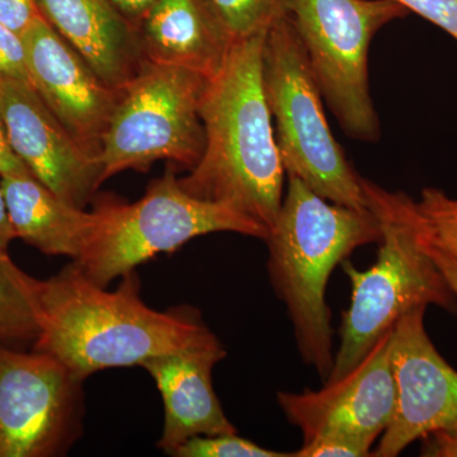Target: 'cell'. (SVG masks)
Instances as JSON below:
<instances>
[{
	"label": "cell",
	"instance_id": "15",
	"mask_svg": "<svg viewBox=\"0 0 457 457\" xmlns=\"http://www.w3.org/2000/svg\"><path fill=\"white\" fill-rule=\"evenodd\" d=\"M41 17L108 86L121 89L143 64L137 29L110 0H36Z\"/></svg>",
	"mask_w": 457,
	"mask_h": 457
},
{
	"label": "cell",
	"instance_id": "18",
	"mask_svg": "<svg viewBox=\"0 0 457 457\" xmlns=\"http://www.w3.org/2000/svg\"><path fill=\"white\" fill-rule=\"evenodd\" d=\"M38 279L0 251V343L36 341L40 332Z\"/></svg>",
	"mask_w": 457,
	"mask_h": 457
},
{
	"label": "cell",
	"instance_id": "27",
	"mask_svg": "<svg viewBox=\"0 0 457 457\" xmlns=\"http://www.w3.org/2000/svg\"><path fill=\"white\" fill-rule=\"evenodd\" d=\"M420 227H422L423 245H425L426 251L431 255L435 263L437 264L438 269L444 273L445 278L447 279L453 293L457 297V258L445 252L440 246L436 245L435 243L427 237L425 228H423L422 220H420Z\"/></svg>",
	"mask_w": 457,
	"mask_h": 457
},
{
	"label": "cell",
	"instance_id": "17",
	"mask_svg": "<svg viewBox=\"0 0 457 457\" xmlns=\"http://www.w3.org/2000/svg\"><path fill=\"white\" fill-rule=\"evenodd\" d=\"M0 180L16 237L42 253L77 260L95 222L93 212L66 203L31 174Z\"/></svg>",
	"mask_w": 457,
	"mask_h": 457
},
{
	"label": "cell",
	"instance_id": "28",
	"mask_svg": "<svg viewBox=\"0 0 457 457\" xmlns=\"http://www.w3.org/2000/svg\"><path fill=\"white\" fill-rule=\"evenodd\" d=\"M422 440V456L457 457V431L433 433Z\"/></svg>",
	"mask_w": 457,
	"mask_h": 457
},
{
	"label": "cell",
	"instance_id": "14",
	"mask_svg": "<svg viewBox=\"0 0 457 457\" xmlns=\"http://www.w3.org/2000/svg\"><path fill=\"white\" fill-rule=\"evenodd\" d=\"M220 341L153 357L143 362L164 402V428L158 446L174 455L197 436L237 433L212 385V370L225 359Z\"/></svg>",
	"mask_w": 457,
	"mask_h": 457
},
{
	"label": "cell",
	"instance_id": "25",
	"mask_svg": "<svg viewBox=\"0 0 457 457\" xmlns=\"http://www.w3.org/2000/svg\"><path fill=\"white\" fill-rule=\"evenodd\" d=\"M40 16L36 0H0V23L22 36Z\"/></svg>",
	"mask_w": 457,
	"mask_h": 457
},
{
	"label": "cell",
	"instance_id": "10",
	"mask_svg": "<svg viewBox=\"0 0 457 457\" xmlns=\"http://www.w3.org/2000/svg\"><path fill=\"white\" fill-rule=\"evenodd\" d=\"M426 309L405 312L393 327L390 362L395 411L372 456L395 457L433 433L457 431V371L427 335Z\"/></svg>",
	"mask_w": 457,
	"mask_h": 457
},
{
	"label": "cell",
	"instance_id": "26",
	"mask_svg": "<svg viewBox=\"0 0 457 457\" xmlns=\"http://www.w3.org/2000/svg\"><path fill=\"white\" fill-rule=\"evenodd\" d=\"M31 174L9 143L7 129L0 114V177ZM32 176V174H31Z\"/></svg>",
	"mask_w": 457,
	"mask_h": 457
},
{
	"label": "cell",
	"instance_id": "6",
	"mask_svg": "<svg viewBox=\"0 0 457 457\" xmlns=\"http://www.w3.org/2000/svg\"><path fill=\"white\" fill-rule=\"evenodd\" d=\"M262 77L286 174L330 203L368 212L362 177L333 137L323 96L288 16L267 32Z\"/></svg>",
	"mask_w": 457,
	"mask_h": 457
},
{
	"label": "cell",
	"instance_id": "29",
	"mask_svg": "<svg viewBox=\"0 0 457 457\" xmlns=\"http://www.w3.org/2000/svg\"><path fill=\"white\" fill-rule=\"evenodd\" d=\"M123 17L137 27L161 0H110Z\"/></svg>",
	"mask_w": 457,
	"mask_h": 457
},
{
	"label": "cell",
	"instance_id": "20",
	"mask_svg": "<svg viewBox=\"0 0 457 457\" xmlns=\"http://www.w3.org/2000/svg\"><path fill=\"white\" fill-rule=\"evenodd\" d=\"M416 203L427 237L457 258V200L441 189L427 187Z\"/></svg>",
	"mask_w": 457,
	"mask_h": 457
},
{
	"label": "cell",
	"instance_id": "23",
	"mask_svg": "<svg viewBox=\"0 0 457 457\" xmlns=\"http://www.w3.org/2000/svg\"><path fill=\"white\" fill-rule=\"evenodd\" d=\"M0 79L29 83L25 42L22 36L0 23Z\"/></svg>",
	"mask_w": 457,
	"mask_h": 457
},
{
	"label": "cell",
	"instance_id": "8",
	"mask_svg": "<svg viewBox=\"0 0 457 457\" xmlns=\"http://www.w3.org/2000/svg\"><path fill=\"white\" fill-rule=\"evenodd\" d=\"M207 83L194 71L144 60L120 89L102 141V180L125 170H147L158 161L192 170L204 153L200 108Z\"/></svg>",
	"mask_w": 457,
	"mask_h": 457
},
{
	"label": "cell",
	"instance_id": "11",
	"mask_svg": "<svg viewBox=\"0 0 457 457\" xmlns=\"http://www.w3.org/2000/svg\"><path fill=\"white\" fill-rule=\"evenodd\" d=\"M385 333L359 365L320 390L279 392L278 402L303 442L324 435L347 436L372 446L392 422L395 381L390 362V337Z\"/></svg>",
	"mask_w": 457,
	"mask_h": 457
},
{
	"label": "cell",
	"instance_id": "30",
	"mask_svg": "<svg viewBox=\"0 0 457 457\" xmlns=\"http://www.w3.org/2000/svg\"><path fill=\"white\" fill-rule=\"evenodd\" d=\"M17 239L11 218H9L7 201L3 192L2 180H0V251H8V246Z\"/></svg>",
	"mask_w": 457,
	"mask_h": 457
},
{
	"label": "cell",
	"instance_id": "3",
	"mask_svg": "<svg viewBox=\"0 0 457 457\" xmlns=\"http://www.w3.org/2000/svg\"><path fill=\"white\" fill-rule=\"evenodd\" d=\"M287 176L281 210L270 236V284L294 326L306 365L326 380L333 369V329L327 303L330 273L360 246L378 243L380 222L371 210L330 203Z\"/></svg>",
	"mask_w": 457,
	"mask_h": 457
},
{
	"label": "cell",
	"instance_id": "22",
	"mask_svg": "<svg viewBox=\"0 0 457 457\" xmlns=\"http://www.w3.org/2000/svg\"><path fill=\"white\" fill-rule=\"evenodd\" d=\"M371 446L347 436L324 435L303 442L293 457H365L372 456Z\"/></svg>",
	"mask_w": 457,
	"mask_h": 457
},
{
	"label": "cell",
	"instance_id": "16",
	"mask_svg": "<svg viewBox=\"0 0 457 457\" xmlns=\"http://www.w3.org/2000/svg\"><path fill=\"white\" fill-rule=\"evenodd\" d=\"M144 57L212 79L234 42L204 0H161L137 26Z\"/></svg>",
	"mask_w": 457,
	"mask_h": 457
},
{
	"label": "cell",
	"instance_id": "2",
	"mask_svg": "<svg viewBox=\"0 0 457 457\" xmlns=\"http://www.w3.org/2000/svg\"><path fill=\"white\" fill-rule=\"evenodd\" d=\"M266 35L236 42L209 79L200 108L204 153L179 185L191 196L228 204L270 230L284 200L286 170L262 77Z\"/></svg>",
	"mask_w": 457,
	"mask_h": 457
},
{
	"label": "cell",
	"instance_id": "9",
	"mask_svg": "<svg viewBox=\"0 0 457 457\" xmlns=\"http://www.w3.org/2000/svg\"><path fill=\"white\" fill-rule=\"evenodd\" d=\"M80 386L49 354L0 343V457L65 453L79 433Z\"/></svg>",
	"mask_w": 457,
	"mask_h": 457
},
{
	"label": "cell",
	"instance_id": "7",
	"mask_svg": "<svg viewBox=\"0 0 457 457\" xmlns=\"http://www.w3.org/2000/svg\"><path fill=\"white\" fill-rule=\"evenodd\" d=\"M408 13L396 0H288L287 16L324 102L352 139L380 137L370 93V46L385 25Z\"/></svg>",
	"mask_w": 457,
	"mask_h": 457
},
{
	"label": "cell",
	"instance_id": "5",
	"mask_svg": "<svg viewBox=\"0 0 457 457\" xmlns=\"http://www.w3.org/2000/svg\"><path fill=\"white\" fill-rule=\"evenodd\" d=\"M92 212L95 222L74 262L102 287L197 237L219 231L262 240L270 236L269 228L245 213L188 195L180 187L174 167L153 180L140 200L126 204L107 198Z\"/></svg>",
	"mask_w": 457,
	"mask_h": 457
},
{
	"label": "cell",
	"instance_id": "4",
	"mask_svg": "<svg viewBox=\"0 0 457 457\" xmlns=\"http://www.w3.org/2000/svg\"><path fill=\"white\" fill-rule=\"evenodd\" d=\"M362 187L380 222L378 258L366 270L342 262L352 285L351 303L342 314L341 345L326 381L356 368L405 312L428 305L457 312L456 295L423 245L416 201L365 179Z\"/></svg>",
	"mask_w": 457,
	"mask_h": 457
},
{
	"label": "cell",
	"instance_id": "21",
	"mask_svg": "<svg viewBox=\"0 0 457 457\" xmlns=\"http://www.w3.org/2000/svg\"><path fill=\"white\" fill-rule=\"evenodd\" d=\"M179 457H293V453L264 449L254 442L239 437L237 433L197 436L179 447Z\"/></svg>",
	"mask_w": 457,
	"mask_h": 457
},
{
	"label": "cell",
	"instance_id": "1",
	"mask_svg": "<svg viewBox=\"0 0 457 457\" xmlns=\"http://www.w3.org/2000/svg\"><path fill=\"white\" fill-rule=\"evenodd\" d=\"M40 332L35 351L49 354L83 381L111 368L218 342L191 308L158 312L140 296L135 270L114 291L90 281L75 262L38 279Z\"/></svg>",
	"mask_w": 457,
	"mask_h": 457
},
{
	"label": "cell",
	"instance_id": "13",
	"mask_svg": "<svg viewBox=\"0 0 457 457\" xmlns=\"http://www.w3.org/2000/svg\"><path fill=\"white\" fill-rule=\"evenodd\" d=\"M22 38L29 83L66 130L99 162L120 89L101 79L41 14Z\"/></svg>",
	"mask_w": 457,
	"mask_h": 457
},
{
	"label": "cell",
	"instance_id": "12",
	"mask_svg": "<svg viewBox=\"0 0 457 457\" xmlns=\"http://www.w3.org/2000/svg\"><path fill=\"white\" fill-rule=\"evenodd\" d=\"M0 114L9 143L38 182L84 209L102 180L97 159L80 146L32 84L0 79Z\"/></svg>",
	"mask_w": 457,
	"mask_h": 457
},
{
	"label": "cell",
	"instance_id": "19",
	"mask_svg": "<svg viewBox=\"0 0 457 457\" xmlns=\"http://www.w3.org/2000/svg\"><path fill=\"white\" fill-rule=\"evenodd\" d=\"M231 41L266 35L287 16L288 0H204Z\"/></svg>",
	"mask_w": 457,
	"mask_h": 457
},
{
	"label": "cell",
	"instance_id": "24",
	"mask_svg": "<svg viewBox=\"0 0 457 457\" xmlns=\"http://www.w3.org/2000/svg\"><path fill=\"white\" fill-rule=\"evenodd\" d=\"M409 12L440 27L457 41V0H396Z\"/></svg>",
	"mask_w": 457,
	"mask_h": 457
}]
</instances>
